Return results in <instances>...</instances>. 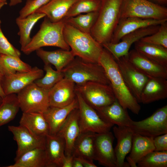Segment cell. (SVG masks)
Listing matches in <instances>:
<instances>
[{"label":"cell","mask_w":167,"mask_h":167,"mask_svg":"<svg viewBox=\"0 0 167 167\" xmlns=\"http://www.w3.org/2000/svg\"><path fill=\"white\" fill-rule=\"evenodd\" d=\"M98 63L104 68L109 85L119 103L125 109L138 114L140 105L125 82L116 60L104 48Z\"/></svg>","instance_id":"cell-1"},{"label":"cell","mask_w":167,"mask_h":167,"mask_svg":"<svg viewBox=\"0 0 167 167\" xmlns=\"http://www.w3.org/2000/svg\"><path fill=\"white\" fill-rule=\"evenodd\" d=\"M123 0H101L98 16L90 34L101 45L110 42L121 18Z\"/></svg>","instance_id":"cell-2"},{"label":"cell","mask_w":167,"mask_h":167,"mask_svg":"<svg viewBox=\"0 0 167 167\" xmlns=\"http://www.w3.org/2000/svg\"><path fill=\"white\" fill-rule=\"evenodd\" d=\"M63 33L75 56L86 62L98 63L103 47L90 34L82 32L65 22Z\"/></svg>","instance_id":"cell-3"},{"label":"cell","mask_w":167,"mask_h":167,"mask_svg":"<svg viewBox=\"0 0 167 167\" xmlns=\"http://www.w3.org/2000/svg\"><path fill=\"white\" fill-rule=\"evenodd\" d=\"M37 32L22 51L28 55L45 46H55L69 50L70 47L64 38L63 19L56 22L51 21L45 16Z\"/></svg>","instance_id":"cell-4"},{"label":"cell","mask_w":167,"mask_h":167,"mask_svg":"<svg viewBox=\"0 0 167 167\" xmlns=\"http://www.w3.org/2000/svg\"><path fill=\"white\" fill-rule=\"evenodd\" d=\"M64 78L76 85L93 82L109 85L103 66L99 63L84 61L77 57L62 71Z\"/></svg>","instance_id":"cell-5"},{"label":"cell","mask_w":167,"mask_h":167,"mask_svg":"<svg viewBox=\"0 0 167 167\" xmlns=\"http://www.w3.org/2000/svg\"><path fill=\"white\" fill-rule=\"evenodd\" d=\"M49 90L38 86L34 82L18 92L17 96L23 113L44 112L50 106Z\"/></svg>","instance_id":"cell-6"},{"label":"cell","mask_w":167,"mask_h":167,"mask_svg":"<svg viewBox=\"0 0 167 167\" xmlns=\"http://www.w3.org/2000/svg\"><path fill=\"white\" fill-rule=\"evenodd\" d=\"M128 17L167 19V8L148 0H123L121 18Z\"/></svg>","instance_id":"cell-7"},{"label":"cell","mask_w":167,"mask_h":167,"mask_svg":"<svg viewBox=\"0 0 167 167\" xmlns=\"http://www.w3.org/2000/svg\"><path fill=\"white\" fill-rule=\"evenodd\" d=\"M78 103L79 124L81 133H102L110 131L113 125L103 120L96 110L88 104L76 91Z\"/></svg>","instance_id":"cell-8"},{"label":"cell","mask_w":167,"mask_h":167,"mask_svg":"<svg viewBox=\"0 0 167 167\" xmlns=\"http://www.w3.org/2000/svg\"><path fill=\"white\" fill-rule=\"evenodd\" d=\"M75 90L94 109L109 105L116 99L109 85L90 82L76 85Z\"/></svg>","instance_id":"cell-9"},{"label":"cell","mask_w":167,"mask_h":167,"mask_svg":"<svg viewBox=\"0 0 167 167\" xmlns=\"http://www.w3.org/2000/svg\"><path fill=\"white\" fill-rule=\"evenodd\" d=\"M130 127L134 133L153 138L167 133V105L158 109L142 120H132Z\"/></svg>","instance_id":"cell-10"},{"label":"cell","mask_w":167,"mask_h":167,"mask_svg":"<svg viewBox=\"0 0 167 167\" xmlns=\"http://www.w3.org/2000/svg\"><path fill=\"white\" fill-rule=\"evenodd\" d=\"M160 25H153L140 28L124 36L117 43H106L102 45L112 55L116 60L127 55L132 45L142 38L152 35L158 29Z\"/></svg>","instance_id":"cell-11"},{"label":"cell","mask_w":167,"mask_h":167,"mask_svg":"<svg viewBox=\"0 0 167 167\" xmlns=\"http://www.w3.org/2000/svg\"><path fill=\"white\" fill-rule=\"evenodd\" d=\"M116 61L126 85L138 102H140L141 93L148 76L137 69L129 61L126 56Z\"/></svg>","instance_id":"cell-12"},{"label":"cell","mask_w":167,"mask_h":167,"mask_svg":"<svg viewBox=\"0 0 167 167\" xmlns=\"http://www.w3.org/2000/svg\"><path fill=\"white\" fill-rule=\"evenodd\" d=\"M114 137L110 131L96 133L94 160L106 167H118L113 143Z\"/></svg>","instance_id":"cell-13"},{"label":"cell","mask_w":167,"mask_h":167,"mask_svg":"<svg viewBox=\"0 0 167 167\" xmlns=\"http://www.w3.org/2000/svg\"><path fill=\"white\" fill-rule=\"evenodd\" d=\"M43 71L36 66L27 72H18L4 76L2 82L6 95L17 93L26 86L43 76Z\"/></svg>","instance_id":"cell-14"},{"label":"cell","mask_w":167,"mask_h":167,"mask_svg":"<svg viewBox=\"0 0 167 167\" xmlns=\"http://www.w3.org/2000/svg\"><path fill=\"white\" fill-rule=\"evenodd\" d=\"M8 129L12 134L13 139L17 144L15 161L30 150L38 148H45L46 137H36L20 125L17 126H9Z\"/></svg>","instance_id":"cell-15"},{"label":"cell","mask_w":167,"mask_h":167,"mask_svg":"<svg viewBox=\"0 0 167 167\" xmlns=\"http://www.w3.org/2000/svg\"><path fill=\"white\" fill-rule=\"evenodd\" d=\"M75 84L64 78L49 91L50 106L63 107L71 104L76 98Z\"/></svg>","instance_id":"cell-16"},{"label":"cell","mask_w":167,"mask_h":167,"mask_svg":"<svg viewBox=\"0 0 167 167\" xmlns=\"http://www.w3.org/2000/svg\"><path fill=\"white\" fill-rule=\"evenodd\" d=\"M129 61L140 71L148 76L167 79V67L142 55L135 49L129 51Z\"/></svg>","instance_id":"cell-17"},{"label":"cell","mask_w":167,"mask_h":167,"mask_svg":"<svg viewBox=\"0 0 167 167\" xmlns=\"http://www.w3.org/2000/svg\"><path fill=\"white\" fill-rule=\"evenodd\" d=\"M167 19L159 20L136 17L120 18L112 37V43L119 42L125 35L140 28L153 25H160Z\"/></svg>","instance_id":"cell-18"},{"label":"cell","mask_w":167,"mask_h":167,"mask_svg":"<svg viewBox=\"0 0 167 167\" xmlns=\"http://www.w3.org/2000/svg\"><path fill=\"white\" fill-rule=\"evenodd\" d=\"M79 118L78 108L70 113L57 134L65 141V155H72L75 142L80 133Z\"/></svg>","instance_id":"cell-19"},{"label":"cell","mask_w":167,"mask_h":167,"mask_svg":"<svg viewBox=\"0 0 167 167\" xmlns=\"http://www.w3.org/2000/svg\"><path fill=\"white\" fill-rule=\"evenodd\" d=\"M113 131L117 139L114 150L118 167H130L125 159L131 151L134 132L130 127L126 126H114Z\"/></svg>","instance_id":"cell-20"},{"label":"cell","mask_w":167,"mask_h":167,"mask_svg":"<svg viewBox=\"0 0 167 167\" xmlns=\"http://www.w3.org/2000/svg\"><path fill=\"white\" fill-rule=\"evenodd\" d=\"M105 122L118 126L130 127L132 120L127 112L116 99L112 104L95 109Z\"/></svg>","instance_id":"cell-21"},{"label":"cell","mask_w":167,"mask_h":167,"mask_svg":"<svg viewBox=\"0 0 167 167\" xmlns=\"http://www.w3.org/2000/svg\"><path fill=\"white\" fill-rule=\"evenodd\" d=\"M78 107L77 97L71 104L66 106H49L43 113L49 126V134L56 135L70 113Z\"/></svg>","instance_id":"cell-22"},{"label":"cell","mask_w":167,"mask_h":167,"mask_svg":"<svg viewBox=\"0 0 167 167\" xmlns=\"http://www.w3.org/2000/svg\"><path fill=\"white\" fill-rule=\"evenodd\" d=\"M167 79L148 76L142 90L140 102L149 104L167 97Z\"/></svg>","instance_id":"cell-23"},{"label":"cell","mask_w":167,"mask_h":167,"mask_svg":"<svg viewBox=\"0 0 167 167\" xmlns=\"http://www.w3.org/2000/svg\"><path fill=\"white\" fill-rule=\"evenodd\" d=\"M65 143L64 139L56 134L45 137V150L47 167H61L65 156Z\"/></svg>","instance_id":"cell-24"},{"label":"cell","mask_w":167,"mask_h":167,"mask_svg":"<svg viewBox=\"0 0 167 167\" xmlns=\"http://www.w3.org/2000/svg\"><path fill=\"white\" fill-rule=\"evenodd\" d=\"M154 149L153 138L134 133L130 153L126 157L127 162L130 166L137 167L138 162Z\"/></svg>","instance_id":"cell-25"},{"label":"cell","mask_w":167,"mask_h":167,"mask_svg":"<svg viewBox=\"0 0 167 167\" xmlns=\"http://www.w3.org/2000/svg\"><path fill=\"white\" fill-rule=\"evenodd\" d=\"M19 123L36 137H45L49 134L48 124L42 113H23Z\"/></svg>","instance_id":"cell-26"},{"label":"cell","mask_w":167,"mask_h":167,"mask_svg":"<svg viewBox=\"0 0 167 167\" xmlns=\"http://www.w3.org/2000/svg\"><path fill=\"white\" fill-rule=\"evenodd\" d=\"M36 51L38 56L45 64L54 65L58 71H61L75 57L71 50L62 49L47 51L40 48Z\"/></svg>","instance_id":"cell-27"},{"label":"cell","mask_w":167,"mask_h":167,"mask_svg":"<svg viewBox=\"0 0 167 167\" xmlns=\"http://www.w3.org/2000/svg\"><path fill=\"white\" fill-rule=\"evenodd\" d=\"M77 0H50L35 12L45 14L52 22H58L64 18L69 8Z\"/></svg>","instance_id":"cell-28"},{"label":"cell","mask_w":167,"mask_h":167,"mask_svg":"<svg viewBox=\"0 0 167 167\" xmlns=\"http://www.w3.org/2000/svg\"><path fill=\"white\" fill-rule=\"evenodd\" d=\"M43 13L35 12L24 18L19 16L16 19V23L19 28L18 33L19 36V43L22 51L30 42V34L33 28L41 19L45 17Z\"/></svg>","instance_id":"cell-29"},{"label":"cell","mask_w":167,"mask_h":167,"mask_svg":"<svg viewBox=\"0 0 167 167\" xmlns=\"http://www.w3.org/2000/svg\"><path fill=\"white\" fill-rule=\"evenodd\" d=\"M14 164L7 167H47L45 148L30 150L15 161Z\"/></svg>","instance_id":"cell-30"},{"label":"cell","mask_w":167,"mask_h":167,"mask_svg":"<svg viewBox=\"0 0 167 167\" xmlns=\"http://www.w3.org/2000/svg\"><path fill=\"white\" fill-rule=\"evenodd\" d=\"M95 134L92 132L81 133L75 142L72 155L93 161Z\"/></svg>","instance_id":"cell-31"},{"label":"cell","mask_w":167,"mask_h":167,"mask_svg":"<svg viewBox=\"0 0 167 167\" xmlns=\"http://www.w3.org/2000/svg\"><path fill=\"white\" fill-rule=\"evenodd\" d=\"M135 49L145 56L167 67V48L140 40L135 43Z\"/></svg>","instance_id":"cell-32"},{"label":"cell","mask_w":167,"mask_h":167,"mask_svg":"<svg viewBox=\"0 0 167 167\" xmlns=\"http://www.w3.org/2000/svg\"><path fill=\"white\" fill-rule=\"evenodd\" d=\"M32 68L20 58L1 54L0 69L4 77L17 73L29 71Z\"/></svg>","instance_id":"cell-33"},{"label":"cell","mask_w":167,"mask_h":167,"mask_svg":"<svg viewBox=\"0 0 167 167\" xmlns=\"http://www.w3.org/2000/svg\"><path fill=\"white\" fill-rule=\"evenodd\" d=\"M19 109L17 95L15 93L6 95L0 105V126L13 120Z\"/></svg>","instance_id":"cell-34"},{"label":"cell","mask_w":167,"mask_h":167,"mask_svg":"<svg viewBox=\"0 0 167 167\" xmlns=\"http://www.w3.org/2000/svg\"><path fill=\"white\" fill-rule=\"evenodd\" d=\"M98 11L80 14L64 19L65 22L78 30L90 34L91 29L97 19Z\"/></svg>","instance_id":"cell-35"},{"label":"cell","mask_w":167,"mask_h":167,"mask_svg":"<svg viewBox=\"0 0 167 167\" xmlns=\"http://www.w3.org/2000/svg\"><path fill=\"white\" fill-rule=\"evenodd\" d=\"M101 5V0H77L69 8L64 19L82 14L98 11Z\"/></svg>","instance_id":"cell-36"},{"label":"cell","mask_w":167,"mask_h":167,"mask_svg":"<svg viewBox=\"0 0 167 167\" xmlns=\"http://www.w3.org/2000/svg\"><path fill=\"white\" fill-rule=\"evenodd\" d=\"M44 70L46 72L45 75L34 82L40 87L50 89L64 78V74L62 71L54 70L50 64H45Z\"/></svg>","instance_id":"cell-37"},{"label":"cell","mask_w":167,"mask_h":167,"mask_svg":"<svg viewBox=\"0 0 167 167\" xmlns=\"http://www.w3.org/2000/svg\"><path fill=\"white\" fill-rule=\"evenodd\" d=\"M137 167H167V151L150 152L138 162Z\"/></svg>","instance_id":"cell-38"},{"label":"cell","mask_w":167,"mask_h":167,"mask_svg":"<svg viewBox=\"0 0 167 167\" xmlns=\"http://www.w3.org/2000/svg\"><path fill=\"white\" fill-rule=\"evenodd\" d=\"M140 41L147 43L158 45L167 48V22L160 25L158 30L153 34L144 37Z\"/></svg>","instance_id":"cell-39"},{"label":"cell","mask_w":167,"mask_h":167,"mask_svg":"<svg viewBox=\"0 0 167 167\" xmlns=\"http://www.w3.org/2000/svg\"><path fill=\"white\" fill-rule=\"evenodd\" d=\"M0 20V54L20 58L21 53L11 43L2 32Z\"/></svg>","instance_id":"cell-40"},{"label":"cell","mask_w":167,"mask_h":167,"mask_svg":"<svg viewBox=\"0 0 167 167\" xmlns=\"http://www.w3.org/2000/svg\"><path fill=\"white\" fill-rule=\"evenodd\" d=\"M50 0H27L24 6L19 12L20 18H24L35 12Z\"/></svg>","instance_id":"cell-41"},{"label":"cell","mask_w":167,"mask_h":167,"mask_svg":"<svg viewBox=\"0 0 167 167\" xmlns=\"http://www.w3.org/2000/svg\"><path fill=\"white\" fill-rule=\"evenodd\" d=\"M154 151H167V133L156 136L153 138Z\"/></svg>","instance_id":"cell-42"},{"label":"cell","mask_w":167,"mask_h":167,"mask_svg":"<svg viewBox=\"0 0 167 167\" xmlns=\"http://www.w3.org/2000/svg\"><path fill=\"white\" fill-rule=\"evenodd\" d=\"M74 156L71 155H65L62 161L61 167H72Z\"/></svg>","instance_id":"cell-43"},{"label":"cell","mask_w":167,"mask_h":167,"mask_svg":"<svg viewBox=\"0 0 167 167\" xmlns=\"http://www.w3.org/2000/svg\"><path fill=\"white\" fill-rule=\"evenodd\" d=\"M79 160L84 167H96L93 163V161L79 157H77Z\"/></svg>","instance_id":"cell-44"},{"label":"cell","mask_w":167,"mask_h":167,"mask_svg":"<svg viewBox=\"0 0 167 167\" xmlns=\"http://www.w3.org/2000/svg\"><path fill=\"white\" fill-rule=\"evenodd\" d=\"M4 75L0 69V96L2 98H4L6 96L2 87V82Z\"/></svg>","instance_id":"cell-45"},{"label":"cell","mask_w":167,"mask_h":167,"mask_svg":"<svg viewBox=\"0 0 167 167\" xmlns=\"http://www.w3.org/2000/svg\"><path fill=\"white\" fill-rule=\"evenodd\" d=\"M72 167H83L81 162L77 157L74 156Z\"/></svg>","instance_id":"cell-46"},{"label":"cell","mask_w":167,"mask_h":167,"mask_svg":"<svg viewBox=\"0 0 167 167\" xmlns=\"http://www.w3.org/2000/svg\"><path fill=\"white\" fill-rule=\"evenodd\" d=\"M22 0H10L9 5L10 6H15L21 3Z\"/></svg>","instance_id":"cell-47"},{"label":"cell","mask_w":167,"mask_h":167,"mask_svg":"<svg viewBox=\"0 0 167 167\" xmlns=\"http://www.w3.org/2000/svg\"><path fill=\"white\" fill-rule=\"evenodd\" d=\"M151 0L160 3V4H166L167 3V0Z\"/></svg>","instance_id":"cell-48"},{"label":"cell","mask_w":167,"mask_h":167,"mask_svg":"<svg viewBox=\"0 0 167 167\" xmlns=\"http://www.w3.org/2000/svg\"><path fill=\"white\" fill-rule=\"evenodd\" d=\"M6 0H0V10L5 5L7 4Z\"/></svg>","instance_id":"cell-49"},{"label":"cell","mask_w":167,"mask_h":167,"mask_svg":"<svg viewBox=\"0 0 167 167\" xmlns=\"http://www.w3.org/2000/svg\"><path fill=\"white\" fill-rule=\"evenodd\" d=\"M3 101V98L0 96V105L2 104Z\"/></svg>","instance_id":"cell-50"},{"label":"cell","mask_w":167,"mask_h":167,"mask_svg":"<svg viewBox=\"0 0 167 167\" xmlns=\"http://www.w3.org/2000/svg\"><path fill=\"white\" fill-rule=\"evenodd\" d=\"M0 55H1V54H0Z\"/></svg>","instance_id":"cell-51"}]
</instances>
